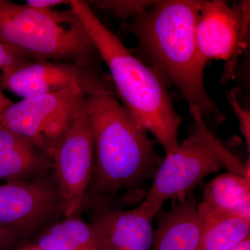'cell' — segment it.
I'll return each instance as SVG.
<instances>
[{
	"mask_svg": "<svg viewBox=\"0 0 250 250\" xmlns=\"http://www.w3.org/2000/svg\"><path fill=\"white\" fill-rule=\"evenodd\" d=\"M79 86L84 96L93 133V176L82 212L94 206L131 203L146 192L163 159L147 131L118 103L100 72L78 67Z\"/></svg>",
	"mask_w": 250,
	"mask_h": 250,
	"instance_id": "cell-1",
	"label": "cell"
},
{
	"mask_svg": "<svg viewBox=\"0 0 250 250\" xmlns=\"http://www.w3.org/2000/svg\"><path fill=\"white\" fill-rule=\"evenodd\" d=\"M200 3L156 1L136 16L132 31L156 71L180 90L189 106L200 108L203 116H212L220 121L223 114L205 89L207 61L200 54L195 38Z\"/></svg>",
	"mask_w": 250,
	"mask_h": 250,
	"instance_id": "cell-2",
	"label": "cell"
},
{
	"mask_svg": "<svg viewBox=\"0 0 250 250\" xmlns=\"http://www.w3.org/2000/svg\"><path fill=\"white\" fill-rule=\"evenodd\" d=\"M69 7L83 24L107 65L125 108L162 146L166 155L179 145L181 118L162 77L135 57L108 29L86 1L70 0Z\"/></svg>",
	"mask_w": 250,
	"mask_h": 250,
	"instance_id": "cell-3",
	"label": "cell"
},
{
	"mask_svg": "<svg viewBox=\"0 0 250 250\" xmlns=\"http://www.w3.org/2000/svg\"><path fill=\"white\" fill-rule=\"evenodd\" d=\"M0 37L34 61L99 70L98 49L70 7L39 11L0 0Z\"/></svg>",
	"mask_w": 250,
	"mask_h": 250,
	"instance_id": "cell-4",
	"label": "cell"
},
{
	"mask_svg": "<svg viewBox=\"0 0 250 250\" xmlns=\"http://www.w3.org/2000/svg\"><path fill=\"white\" fill-rule=\"evenodd\" d=\"M195 127L178 147L166 155L146 192L140 211L154 219L166 202L181 201L212 174L223 167L250 178V166L230 152L210 133L200 108L189 106Z\"/></svg>",
	"mask_w": 250,
	"mask_h": 250,
	"instance_id": "cell-5",
	"label": "cell"
},
{
	"mask_svg": "<svg viewBox=\"0 0 250 250\" xmlns=\"http://www.w3.org/2000/svg\"><path fill=\"white\" fill-rule=\"evenodd\" d=\"M63 217L53 172L0 184V246L4 250H14Z\"/></svg>",
	"mask_w": 250,
	"mask_h": 250,
	"instance_id": "cell-6",
	"label": "cell"
},
{
	"mask_svg": "<svg viewBox=\"0 0 250 250\" xmlns=\"http://www.w3.org/2000/svg\"><path fill=\"white\" fill-rule=\"evenodd\" d=\"M49 154L63 216L81 215L95 161L93 133L84 98Z\"/></svg>",
	"mask_w": 250,
	"mask_h": 250,
	"instance_id": "cell-7",
	"label": "cell"
},
{
	"mask_svg": "<svg viewBox=\"0 0 250 250\" xmlns=\"http://www.w3.org/2000/svg\"><path fill=\"white\" fill-rule=\"evenodd\" d=\"M83 98L78 85L58 93L22 99L0 114V128L24 136L49 154Z\"/></svg>",
	"mask_w": 250,
	"mask_h": 250,
	"instance_id": "cell-8",
	"label": "cell"
},
{
	"mask_svg": "<svg viewBox=\"0 0 250 250\" xmlns=\"http://www.w3.org/2000/svg\"><path fill=\"white\" fill-rule=\"evenodd\" d=\"M243 10L220 0L201 1L195 24V38L202 57L229 60L239 52L247 34L241 32Z\"/></svg>",
	"mask_w": 250,
	"mask_h": 250,
	"instance_id": "cell-9",
	"label": "cell"
},
{
	"mask_svg": "<svg viewBox=\"0 0 250 250\" xmlns=\"http://www.w3.org/2000/svg\"><path fill=\"white\" fill-rule=\"evenodd\" d=\"M78 67L65 62L33 61L0 73V88L22 99L36 98L78 86Z\"/></svg>",
	"mask_w": 250,
	"mask_h": 250,
	"instance_id": "cell-10",
	"label": "cell"
},
{
	"mask_svg": "<svg viewBox=\"0 0 250 250\" xmlns=\"http://www.w3.org/2000/svg\"><path fill=\"white\" fill-rule=\"evenodd\" d=\"M88 211L90 222L103 231L108 250H152L153 219L143 214L138 207L125 210L99 205Z\"/></svg>",
	"mask_w": 250,
	"mask_h": 250,
	"instance_id": "cell-11",
	"label": "cell"
},
{
	"mask_svg": "<svg viewBox=\"0 0 250 250\" xmlns=\"http://www.w3.org/2000/svg\"><path fill=\"white\" fill-rule=\"evenodd\" d=\"M152 250H197L204 224L193 193L156 215Z\"/></svg>",
	"mask_w": 250,
	"mask_h": 250,
	"instance_id": "cell-12",
	"label": "cell"
},
{
	"mask_svg": "<svg viewBox=\"0 0 250 250\" xmlns=\"http://www.w3.org/2000/svg\"><path fill=\"white\" fill-rule=\"evenodd\" d=\"M52 172L48 153L24 136L0 128V180L24 182Z\"/></svg>",
	"mask_w": 250,
	"mask_h": 250,
	"instance_id": "cell-13",
	"label": "cell"
},
{
	"mask_svg": "<svg viewBox=\"0 0 250 250\" xmlns=\"http://www.w3.org/2000/svg\"><path fill=\"white\" fill-rule=\"evenodd\" d=\"M27 242L43 250H108L100 228L80 215L49 224Z\"/></svg>",
	"mask_w": 250,
	"mask_h": 250,
	"instance_id": "cell-14",
	"label": "cell"
},
{
	"mask_svg": "<svg viewBox=\"0 0 250 250\" xmlns=\"http://www.w3.org/2000/svg\"><path fill=\"white\" fill-rule=\"evenodd\" d=\"M202 202L219 215L250 220V178L220 174L205 187Z\"/></svg>",
	"mask_w": 250,
	"mask_h": 250,
	"instance_id": "cell-15",
	"label": "cell"
},
{
	"mask_svg": "<svg viewBox=\"0 0 250 250\" xmlns=\"http://www.w3.org/2000/svg\"><path fill=\"white\" fill-rule=\"evenodd\" d=\"M198 210L204 231L197 250H228L250 236V220L219 215L202 202Z\"/></svg>",
	"mask_w": 250,
	"mask_h": 250,
	"instance_id": "cell-16",
	"label": "cell"
},
{
	"mask_svg": "<svg viewBox=\"0 0 250 250\" xmlns=\"http://www.w3.org/2000/svg\"><path fill=\"white\" fill-rule=\"evenodd\" d=\"M33 61L21 49L0 41V71L1 73L12 71Z\"/></svg>",
	"mask_w": 250,
	"mask_h": 250,
	"instance_id": "cell-17",
	"label": "cell"
},
{
	"mask_svg": "<svg viewBox=\"0 0 250 250\" xmlns=\"http://www.w3.org/2000/svg\"><path fill=\"white\" fill-rule=\"evenodd\" d=\"M95 4L101 9L110 10L118 17L123 18L132 14L137 16L153 4L149 1H99Z\"/></svg>",
	"mask_w": 250,
	"mask_h": 250,
	"instance_id": "cell-18",
	"label": "cell"
},
{
	"mask_svg": "<svg viewBox=\"0 0 250 250\" xmlns=\"http://www.w3.org/2000/svg\"><path fill=\"white\" fill-rule=\"evenodd\" d=\"M238 88L229 92L228 95V100L231 107H232L235 114L239 121L240 129L242 135L246 141L247 148L250 152V113L248 109H244L238 100Z\"/></svg>",
	"mask_w": 250,
	"mask_h": 250,
	"instance_id": "cell-19",
	"label": "cell"
},
{
	"mask_svg": "<svg viewBox=\"0 0 250 250\" xmlns=\"http://www.w3.org/2000/svg\"><path fill=\"white\" fill-rule=\"evenodd\" d=\"M69 4L70 0H28L24 5L31 9L44 11L57 9L61 5L66 4L68 6Z\"/></svg>",
	"mask_w": 250,
	"mask_h": 250,
	"instance_id": "cell-20",
	"label": "cell"
},
{
	"mask_svg": "<svg viewBox=\"0 0 250 250\" xmlns=\"http://www.w3.org/2000/svg\"><path fill=\"white\" fill-rule=\"evenodd\" d=\"M12 103V102L5 95L1 88H0V114Z\"/></svg>",
	"mask_w": 250,
	"mask_h": 250,
	"instance_id": "cell-21",
	"label": "cell"
},
{
	"mask_svg": "<svg viewBox=\"0 0 250 250\" xmlns=\"http://www.w3.org/2000/svg\"><path fill=\"white\" fill-rule=\"evenodd\" d=\"M228 250H250V236Z\"/></svg>",
	"mask_w": 250,
	"mask_h": 250,
	"instance_id": "cell-22",
	"label": "cell"
},
{
	"mask_svg": "<svg viewBox=\"0 0 250 250\" xmlns=\"http://www.w3.org/2000/svg\"><path fill=\"white\" fill-rule=\"evenodd\" d=\"M14 250H43L41 248H39L35 246V245L32 244V243H29V242L26 241L24 243H21L18 245Z\"/></svg>",
	"mask_w": 250,
	"mask_h": 250,
	"instance_id": "cell-23",
	"label": "cell"
},
{
	"mask_svg": "<svg viewBox=\"0 0 250 250\" xmlns=\"http://www.w3.org/2000/svg\"><path fill=\"white\" fill-rule=\"evenodd\" d=\"M0 250H4V248H2V247L0 246Z\"/></svg>",
	"mask_w": 250,
	"mask_h": 250,
	"instance_id": "cell-24",
	"label": "cell"
},
{
	"mask_svg": "<svg viewBox=\"0 0 250 250\" xmlns=\"http://www.w3.org/2000/svg\"><path fill=\"white\" fill-rule=\"evenodd\" d=\"M0 41H3L2 39H1V38L0 37ZM3 42H4V41H3Z\"/></svg>",
	"mask_w": 250,
	"mask_h": 250,
	"instance_id": "cell-25",
	"label": "cell"
}]
</instances>
